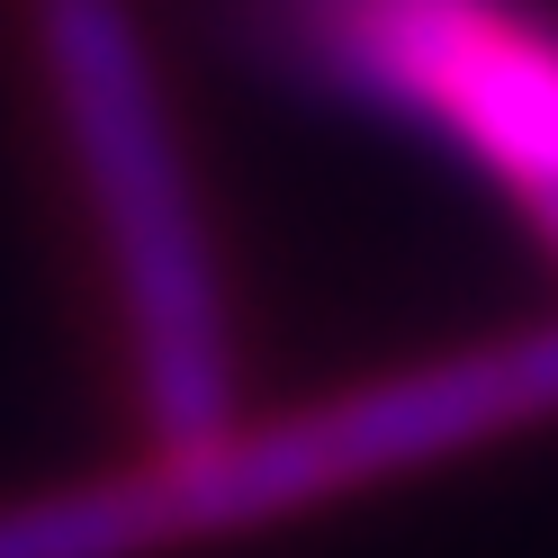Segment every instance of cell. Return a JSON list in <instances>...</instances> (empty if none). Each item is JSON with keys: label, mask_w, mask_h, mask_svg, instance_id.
I'll return each mask as SVG.
<instances>
[{"label": "cell", "mask_w": 558, "mask_h": 558, "mask_svg": "<svg viewBox=\"0 0 558 558\" xmlns=\"http://www.w3.org/2000/svg\"><path fill=\"white\" fill-rule=\"evenodd\" d=\"M279 90L441 154L558 270V0H217Z\"/></svg>", "instance_id": "1"}]
</instances>
